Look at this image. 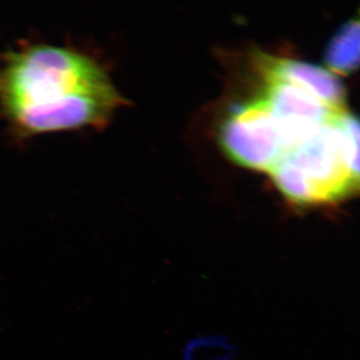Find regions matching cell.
I'll list each match as a JSON object with an SVG mask.
<instances>
[{"label": "cell", "mask_w": 360, "mask_h": 360, "mask_svg": "<svg viewBox=\"0 0 360 360\" xmlns=\"http://www.w3.org/2000/svg\"><path fill=\"white\" fill-rule=\"evenodd\" d=\"M124 103L87 49L25 41L0 56V116L20 139L103 129Z\"/></svg>", "instance_id": "cell-1"}, {"label": "cell", "mask_w": 360, "mask_h": 360, "mask_svg": "<svg viewBox=\"0 0 360 360\" xmlns=\"http://www.w3.org/2000/svg\"><path fill=\"white\" fill-rule=\"evenodd\" d=\"M336 117L291 148L269 172L279 193L296 207L335 205L356 196L349 143Z\"/></svg>", "instance_id": "cell-2"}, {"label": "cell", "mask_w": 360, "mask_h": 360, "mask_svg": "<svg viewBox=\"0 0 360 360\" xmlns=\"http://www.w3.org/2000/svg\"><path fill=\"white\" fill-rule=\"evenodd\" d=\"M219 141L236 165L269 174L290 150L281 123L262 96L238 106L225 118Z\"/></svg>", "instance_id": "cell-3"}, {"label": "cell", "mask_w": 360, "mask_h": 360, "mask_svg": "<svg viewBox=\"0 0 360 360\" xmlns=\"http://www.w3.org/2000/svg\"><path fill=\"white\" fill-rule=\"evenodd\" d=\"M257 70L262 78L283 80L309 92L336 111L347 110V90L333 71L296 59L257 56Z\"/></svg>", "instance_id": "cell-4"}, {"label": "cell", "mask_w": 360, "mask_h": 360, "mask_svg": "<svg viewBox=\"0 0 360 360\" xmlns=\"http://www.w3.org/2000/svg\"><path fill=\"white\" fill-rule=\"evenodd\" d=\"M330 71L349 75L360 68V11L330 39L324 53Z\"/></svg>", "instance_id": "cell-5"}, {"label": "cell", "mask_w": 360, "mask_h": 360, "mask_svg": "<svg viewBox=\"0 0 360 360\" xmlns=\"http://www.w3.org/2000/svg\"><path fill=\"white\" fill-rule=\"evenodd\" d=\"M336 120L348 139L350 179L355 194L360 195V117L345 110Z\"/></svg>", "instance_id": "cell-6"}]
</instances>
